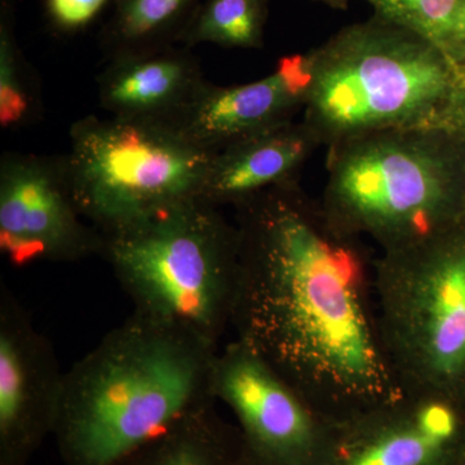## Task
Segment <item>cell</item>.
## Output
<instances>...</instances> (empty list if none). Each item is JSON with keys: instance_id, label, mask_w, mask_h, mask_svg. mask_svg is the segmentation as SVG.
I'll list each match as a JSON object with an SVG mask.
<instances>
[{"instance_id": "cell-2", "label": "cell", "mask_w": 465, "mask_h": 465, "mask_svg": "<svg viewBox=\"0 0 465 465\" xmlns=\"http://www.w3.org/2000/svg\"><path fill=\"white\" fill-rule=\"evenodd\" d=\"M219 345L133 313L64 376L54 437L65 465H121L186 416L216 405Z\"/></svg>"}, {"instance_id": "cell-16", "label": "cell", "mask_w": 465, "mask_h": 465, "mask_svg": "<svg viewBox=\"0 0 465 465\" xmlns=\"http://www.w3.org/2000/svg\"><path fill=\"white\" fill-rule=\"evenodd\" d=\"M202 0H113L101 32V47L110 58L143 54L179 45Z\"/></svg>"}, {"instance_id": "cell-19", "label": "cell", "mask_w": 465, "mask_h": 465, "mask_svg": "<svg viewBox=\"0 0 465 465\" xmlns=\"http://www.w3.org/2000/svg\"><path fill=\"white\" fill-rule=\"evenodd\" d=\"M376 16L442 45L459 0H367ZM442 50V48H440Z\"/></svg>"}, {"instance_id": "cell-24", "label": "cell", "mask_w": 465, "mask_h": 465, "mask_svg": "<svg viewBox=\"0 0 465 465\" xmlns=\"http://www.w3.org/2000/svg\"><path fill=\"white\" fill-rule=\"evenodd\" d=\"M454 465H465V439L463 445H461L460 450H459L457 460H455Z\"/></svg>"}, {"instance_id": "cell-4", "label": "cell", "mask_w": 465, "mask_h": 465, "mask_svg": "<svg viewBox=\"0 0 465 465\" xmlns=\"http://www.w3.org/2000/svg\"><path fill=\"white\" fill-rule=\"evenodd\" d=\"M321 201L381 252L406 249L465 223V153L440 125L356 137L329 148Z\"/></svg>"}, {"instance_id": "cell-15", "label": "cell", "mask_w": 465, "mask_h": 465, "mask_svg": "<svg viewBox=\"0 0 465 465\" xmlns=\"http://www.w3.org/2000/svg\"><path fill=\"white\" fill-rule=\"evenodd\" d=\"M121 465H246L240 436L215 406L186 416Z\"/></svg>"}, {"instance_id": "cell-5", "label": "cell", "mask_w": 465, "mask_h": 465, "mask_svg": "<svg viewBox=\"0 0 465 465\" xmlns=\"http://www.w3.org/2000/svg\"><path fill=\"white\" fill-rule=\"evenodd\" d=\"M101 238L100 256L134 313L219 345L232 327L240 275L237 228L219 207L193 198Z\"/></svg>"}, {"instance_id": "cell-18", "label": "cell", "mask_w": 465, "mask_h": 465, "mask_svg": "<svg viewBox=\"0 0 465 465\" xmlns=\"http://www.w3.org/2000/svg\"><path fill=\"white\" fill-rule=\"evenodd\" d=\"M38 91L18 48L14 12L7 0L0 8V125L5 130L33 122L41 110Z\"/></svg>"}, {"instance_id": "cell-14", "label": "cell", "mask_w": 465, "mask_h": 465, "mask_svg": "<svg viewBox=\"0 0 465 465\" xmlns=\"http://www.w3.org/2000/svg\"><path fill=\"white\" fill-rule=\"evenodd\" d=\"M321 143L304 122L291 121L213 153L202 201L235 207L273 186L299 180L302 167Z\"/></svg>"}, {"instance_id": "cell-23", "label": "cell", "mask_w": 465, "mask_h": 465, "mask_svg": "<svg viewBox=\"0 0 465 465\" xmlns=\"http://www.w3.org/2000/svg\"><path fill=\"white\" fill-rule=\"evenodd\" d=\"M316 2L323 3V5H330L332 8L345 9L351 0H316Z\"/></svg>"}, {"instance_id": "cell-22", "label": "cell", "mask_w": 465, "mask_h": 465, "mask_svg": "<svg viewBox=\"0 0 465 465\" xmlns=\"http://www.w3.org/2000/svg\"><path fill=\"white\" fill-rule=\"evenodd\" d=\"M440 48L455 65L465 64V0H459Z\"/></svg>"}, {"instance_id": "cell-12", "label": "cell", "mask_w": 465, "mask_h": 465, "mask_svg": "<svg viewBox=\"0 0 465 465\" xmlns=\"http://www.w3.org/2000/svg\"><path fill=\"white\" fill-rule=\"evenodd\" d=\"M311 82L308 54L283 56L271 74L251 84L222 87L208 81L164 125L213 154L251 134L295 121Z\"/></svg>"}, {"instance_id": "cell-21", "label": "cell", "mask_w": 465, "mask_h": 465, "mask_svg": "<svg viewBox=\"0 0 465 465\" xmlns=\"http://www.w3.org/2000/svg\"><path fill=\"white\" fill-rule=\"evenodd\" d=\"M442 127L454 137L465 153V64L455 65L454 85Z\"/></svg>"}, {"instance_id": "cell-8", "label": "cell", "mask_w": 465, "mask_h": 465, "mask_svg": "<svg viewBox=\"0 0 465 465\" xmlns=\"http://www.w3.org/2000/svg\"><path fill=\"white\" fill-rule=\"evenodd\" d=\"M213 390L234 416L246 465H333L341 425L237 339L217 351Z\"/></svg>"}, {"instance_id": "cell-11", "label": "cell", "mask_w": 465, "mask_h": 465, "mask_svg": "<svg viewBox=\"0 0 465 465\" xmlns=\"http://www.w3.org/2000/svg\"><path fill=\"white\" fill-rule=\"evenodd\" d=\"M465 439V407L403 394L339 428L333 465H454Z\"/></svg>"}, {"instance_id": "cell-6", "label": "cell", "mask_w": 465, "mask_h": 465, "mask_svg": "<svg viewBox=\"0 0 465 465\" xmlns=\"http://www.w3.org/2000/svg\"><path fill=\"white\" fill-rule=\"evenodd\" d=\"M382 348L403 394L465 407V223L375 259Z\"/></svg>"}, {"instance_id": "cell-9", "label": "cell", "mask_w": 465, "mask_h": 465, "mask_svg": "<svg viewBox=\"0 0 465 465\" xmlns=\"http://www.w3.org/2000/svg\"><path fill=\"white\" fill-rule=\"evenodd\" d=\"M101 232L73 193L64 155L7 152L0 161V251L15 268L100 256Z\"/></svg>"}, {"instance_id": "cell-10", "label": "cell", "mask_w": 465, "mask_h": 465, "mask_svg": "<svg viewBox=\"0 0 465 465\" xmlns=\"http://www.w3.org/2000/svg\"><path fill=\"white\" fill-rule=\"evenodd\" d=\"M64 376L51 341L0 282V465H29L56 428Z\"/></svg>"}, {"instance_id": "cell-1", "label": "cell", "mask_w": 465, "mask_h": 465, "mask_svg": "<svg viewBox=\"0 0 465 465\" xmlns=\"http://www.w3.org/2000/svg\"><path fill=\"white\" fill-rule=\"evenodd\" d=\"M232 208L235 339L336 424L402 397L382 348L365 240L299 180Z\"/></svg>"}, {"instance_id": "cell-13", "label": "cell", "mask_w": 465, "mask_h": 465, "mask_svg": "<svg viewBox=\"0 0 465 465\" xmlns=\"http://www.w3.org/2000/svg\"><path fill=\"white\" fill-rule=\"evenodd\" d=\"M207 82L191 48L176 45L110 58L97 94L110 116L167 124Z\"/></svg>"}, {"instance_id": "cell-7", "label": "cell", "mask_w": 465, "mask_h": 465, "mask_svg": "<svg viewBox=\"0 0 465 465\" xmlns=\"http://www.w3.org/2000/svg\"><path fill=\"white\" fill-rule=\"evenodd\" d=\"M67 173L76 203L100 232L200 198L213 153L167 125L88 115L70 128Z\"/></svg>"}, {"instance_id": "cell-3", "label": "cell", "mask_w": 465, "mask_h": 465, "mask_svg": "<svg viewBox=\"0 0 465 465\" xmlns=\"http://www.w3.org/2000/svg\"><path fill=\"white\" fill-rule=\"evenodd\" d=\"M302 121L321 146L409 127H442L455 65L430 39L376 16L308 52Z\"/></svg>"}, {"instance_id": "cell-17", "label": "cell", "mask_w": 465, "mask_h": 465, "mask_svg": "<svg viewBox=\"0 0 465 465\" xmlns=\"http://www.w3.org/2000/svg\"><path fill=\"white\" fill-rule=\"evenodd\" d=\"M269 0H202L179 45H216L260 50L264 45Z\"/></svg>"}, {"instance_id": "cell-20", "label": "cell", "mask_w": 465, "mask_h": 465, "mask_svg": "<svg viewBox=\"0 0 465 465\" xmlns=\"http://www.w3.org/2000/svg\"><path fill=\"white\" fill-rule=\"evenodd\" d=\"M113 0H45L52 25L64 33H75L94 23Z\"/></svg>"}]
</instances>
